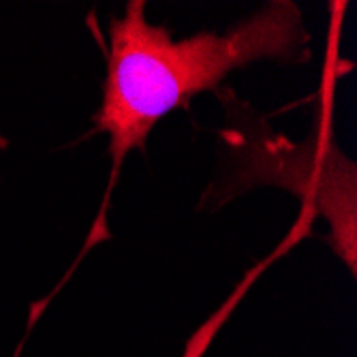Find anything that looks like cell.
Instances as JSON below:
<instances>
[{
  "mask_svg": "<svg viewBox=\"0 0 357 357\" xmlns=\"http://www.w3.org/2000/svg\"><path fill=\"white\" fill-rule=\"evenodd\" d=\"M109 50L103 103L92 116V133H107L112 174L103 208L86 250L107 238V206L128 152L146 150L156 126L174 109H188L197 94L216 90L236 69L259 60L298 62L308 56L310 35L291 0H274L225 35L197 32L174 39L167 26L150 24L144 0H128L124 15L107 26Z\"/></svg>",
  "mask_w": 357,
  "mask_h": 357,
  "instance_id": "1",
  "label": "cell"
},
{
  "mask_svg": "<svg viewBox=\"0 0 357 357\" xmlns=\"http://www.w3.org/2000/svg\"><path fill=\"white\" fill-rule=\"evenodd\" d=\"M312 231V218H308L306 214H300V218L296 220V225L291 227L287 238L266 257L261 259V261H257L246 274L244 278L236 284V289L231 291L229 296L225 298V302L202 323V326L195 330L190 334V338L186 340L184 344V351H182V357H204L208 353V349L212 347L214 338L218 336V332L225 328V323L231 319V314L236 312V308L242 304V300L246 298V294L250 291V287L259 280V276H261L272 264H276L280 257H284L291 248L298 246L308 234Z\"/></svg>",
  "mask_w": 357,
  "mask_h": 357,
  "instance_id": "2",
  "label": "cell"
},
{
  "mask_svg": "<svg viewBox=\"0 0 357 357\" xmlns=\"http://www.w3.org/2000/svg\"><path fill=\"white\" fill-rule=\"evenodd\" d=\"M0 148H7V139L3 135H0Z\"/></svg>",
  "mask_w": 357,
  "mask_h": 357,
  "instance_id": "3",
  "label": "cell"
}]
</instances>
